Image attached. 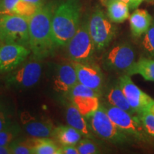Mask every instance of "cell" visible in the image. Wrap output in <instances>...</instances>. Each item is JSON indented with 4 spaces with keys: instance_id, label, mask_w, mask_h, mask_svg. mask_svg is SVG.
<instances>
[{
    "instance_id": "obj_35",
    "label": "cell",
    "mask_w": 154,
    "mask_h": 154,
    "mask_svg": "<svg viewBox=\"0 0 154 154\" xmlns=\"http://www.w3.org/2000/svg\"><path fill=\"white\" fill-rule=\"evenodd\" d=\"M146 109H147L148 111H149L151 113H153V114H154V100L150 103V105L148 106Z\"/></svg>"
},
{
    "instance_id": "obj_18",
    "label": "cell",
    "mask_w": 154,
    "mask_h": 154,
    "mask_svg": "<svg viewBox=\"0 0 154 154\" xmlns=\"http://www.w3.org/2000/svg\"><path fill=\"white\" fill-rule=\"evenodd\" d=\"M107 16L113 23H122L130 17L129 6L121 0H106Z\"/></svg>"
},
{
    "instance_id": "obj_28",
    "label": "cell",
    "mask_w": 154,
    "mask_h": 154,
    "mask_svg": "<svg viewBox=\"0 0 154 154\" xmlns=\"http://www.w3.org/2000/svg\"><path fill=\"white\" fill-rule=\"evenodd\" d=\"M146 132L154 137V114L146 109L138 116Z\"/></svg>"
},
{
    "instance_id": "obj_3",
    "label": "cell",
    "mask_w": 154,
    "mask_h": 154,
    "mask_svg": "<svg viewBox=\"0 0 154 154\" xmlns=\"http://www.w3.org/2000/svg\"><path fill=\"white\" fill-rule=\"evenodd\" d=\"M86 120L93 134L111 143L118 145L126 144L131 140V137L113 124L102 104H100L99 109Z\"/></svg>"
},
{
    "instance_id": "obj_11",
    "label": "cell",
    "mask_w": 154,
    "mask_h": 154,
    "mask_svg": "<svg viewBox=\"0 0 154 154\" xmlns=\"http://www.w3.org/2000/svg\"><path fill=\"white\" fill-rule=\"evenodd\" d=\"M31 50L20 44H5L0 47V73L11 72L24 62Z\"/></svg>"
},
{
    "instance_id": "obj_32",
    "label": "cell",
    "mask_w": 154,
    "mask_h": 154,
    "mask_svg": "<svg viewBox=\"0 0 154 154\" xmlns=\"http://www.w3.org/2000/svg\"><path fill=\"white\" fill-rule=\"evenodd\" d=\"M102 2H104L106 0H101ZM121 1L126 2L127 5L129 6V8L131 9H136L140 6V4L143 2L145 0H121Z\"/></svg>"
},
{
    "instance_id": "obj_33",
    "label": "cell",
    "mask_w": 154,
    "mask_h": 154,
    "mask_svg": "<svg viewBox=\"0 0 154 154\" xmlns=\"http://www.w3.org/2000/svg\"><path fill=\"white\" fill-rule=\"evenodd\" d=\"M0 154H12L11 144L0 146Z\"/></svg>"
},
{
    "instance_id": "obj_30",
    "label": "cell",
    "mask_w": 154,
    "mask_h": 154,
    "mask_svg": "<svg viewBox=\"0 0 154 154\" xmlns=\"http://www.w3.org/2000/svg\"><path fill=\"white\" fill-rule=\"evenodd\" d=\"M19 0H0L2 14H11Z\"/></svg>"
},
{
    "instance_id": "obj_20",
    "label": "cell",
    "mask_w": 154,
    "mask_h": 154,
    "mask_svg": "<svg viewBox=\"0 0 154 154\" xmlns=\"http://www.w3.org/2000/svg\"><path fill=\"white\" fill-rule=\"evenodd\" d=\"M53 136L62 146H76L82 140V135L69 125H61L55 127Z\"/></svg>"
},
{
    "instance_id": "obj_19",
    "label": "cell",
    "mask_w": 154,
    "mask_h": 154,
    "mask_svg": "<svg viewBox=\"0 0 154 154\" xmlns=\"http://www.w3.org/2000/svg\"><path fill=\"white\" fill-rule=\"evenodd\" d=\"M106 98L107 102L109 104L119 108L131 115L138 116L130 106L128 100L126 99V96L123 93L119 83L113 84L109 88L106 94Z\"/></svg>"
},
{
    "instance_id": "obj_21",
    "label": "cell",
    "mask_w": 154,
    "mask_h": 154,
    "mask_svg": "<svg viewBox=\"0 0 154 154\" xmlns=\"http://www.w3.org/2000/svg\"><path fill=\"white\" fill-rule=\"evenodd\" d=\"M140 74L146 81L154 82V57H141L136 61L128 76Z\"/></svg>"
},
{
    "instance_id": "obj_31",
    "label": "cell",
    "mask_w": 154,
    "mask_h": 154,
    "mask_svg": "<svg viewBox=\"0 0 154 154\" xmlns=\"http://www.w3.org/2000/svg\"><path fill=\"white\" fill-rule=\"evenodd\" d=\"M59 154H79L76 146H62L59 148Z\"/></svg>"
},
{
    "instance_id": "obj_7",
    "label": "cell",
    "mask_w": 154,
    "mask_h": 154,
    "mask_svg": "<svg viewBox=\"0 0 154 154\" xmlns=\"http://www.w3.org/2000/svg\"><path fill=\"white\" fill-rule=\"evenodd\" d=\"M102 105L104 106L109 118L119 129L136 140H147L148 134L144 129L138 116L130 114L109 103Z\"/></svg>"
},
{
    "instance_id": "obj_23",
    "label": "cell",
    "mask_w": 154,
    "mask_h": 154,
    "mask_svg": "<svg viewBox=\"0 0 154 154\" xmlns=\"http://www.w3.org/2000/svg\"><path fill=\"white\" fill-rule=\"evenodd\" d=\"M21 132L20 126L17 123L11 122L0 130V146L9 145L18 138Z\"/></svg>"
},
{
    "instance_id": "obj_1",
    "label": "cell",
    "mask_w": 154,
    "mask_h": 154,
    "mask_svg": "<svg viewBox=\"0 0 154 154\" xmlns=\"http://www.w3.org/2000/svg\"><path fill=\"white\" fill-rule=\"evenodd\" d=\"M57 3L47 2L29 19V48L34 59L47 58L57 47L52 35L51 21Z\"/></svg>"
},
{
    "instance_id": "obj_26",
    "label": "cell",
    "mask_w": 154,
    "mask_h": 154,
    "mask_svg": "<svg viewBox=\"0 0 154 154\" xmlns=\"http://www.w3.org/2000/svg\"><path fill=\"white\" fill-rule=\"evenodd\" d=\"M141 47L148 57H154V22L149 29L143 34Z\"/></svg>"
},
{
    "instance_id": "obj_4",
    "label": "cell",
    "mask_w": 154,
    "mask_h": 154,
    "mask_svg": "<svg viewBox=\"0 0 154 154\" xmlns=\"http://www.w3.org/2000/svg\"><path fill=\"white\" fill-rule=\"evenodd\" d=\"M29 19L14 14H0V42L29 48Z\"/></svg>"
},
{
    "instance_id": "obj_6",
    "label": "cell",
    "mask_w": 154,
    "mask_h": 154,
    "mask_svg": "<svg viewBox=\"0 0 154 154\" xmlns=\"http://www.w3.org/2000/svg\"><path fill=\"white\" fill-rule=\"evenodd\" d=\"M66 47L68 57L72 61L91 62L96 49L88 32V20L81 23L76 34Z\"/></svg>"
},
{
    "instance_id": "obj_9",
    "label": "cell",
    "mask_w": 154,
    "mask_h": 154,
    "mask_svg": "<svg viewBox=\"0 0 154 154\" xmlns=\"http://www.w3.org/2000/svg\"><path fill=\"white\" fill-rule=\"evenodd\" d=\"M42 74V64L39 59L22 63L11 71L7 77V83L18 89H26L38 84Z\"/></svg>"
},
{
    "instance_id": "obj_10",
    "label": "cell",
    "mask_w": 154,
    "mask_h": 154,
    "mask_svg": "<svg viewBox=\"0 0 154 154\" xmlns=\"http://www.w3.org/2000/svg\"><path fill=\"white\" fill-rule=\"evenodd\" d=\"M118 83L130 106L138 116L145 111L153 101L151 96L140 90L134 84L128 75L124 74L121 76Z\"/></svg>"
},
{
    "instance_id": "obj_16",
    "label": "cell",
    "mask_w": 154,
    "mask_h": 154,
    "mask_svg": "<svg viewBox=\"0 0 154 154\" xmlns=\"http://www.w3.org/2000/svg\"><path fill=\"white\" fill-rule=\"evenodd\" d=\"M100 93L82 94L69 96L71 101L76 106L80 113L85 117L88 118L99 109Z\"/></svg>"
},
{
    "instance_id": "obj_22",
    "label": "cell",
    "mask_w": 154,
    "mask_h": 154,
    "mask_svg": "<svg viewBox=\"0 0 154 154\" xmlns=\"http://www.w3.org/2000/svg\"><path fill=\"white\" fill-rule=\"evenodd\" d=\"M59 148L49 138L33 137V154H59Z\"/></svg>"
},
{
    "instance_id": "obj_2",
    "label": "cell",
    "mask_w": 154,
    "mask_h": 154,
    "mask_svg": "<svg viewBox=\"0 0 154 154\" xmlns=\"http://www.w3.org/2000/svg\"><path fill=\"white\" fill-rule=\"evenodd\" d=\"M82 5L79 0L57 4L51 21L52 35L57 47L68 44L80 26Z\"/></svg>"
},
{
    "instance_id": "obj_14",
    "label": "cell",
    "mask_w": 154,
    "mask_h": 154,
    "mask_svg": "<svg viewBox=\"0 0 154 154\" xmlns=\"http://www.w3.org/2000/svg\"><path fill=\"white\" fill-rule=\"evenodd\" d=\"M24 130L32 137L49 138L53 136L55 127L49 120H38L28 116L22 117Z\"/></svg>"
},
{
    "instance_id": "obj_27",
    "label": "cell",
    "mask_w": 154,
    "mask_h": 154,
    "mask_svg": "<svg viewBox=\"0 0 154 154\" xmlns=\"http://www.w3.org/2000/svg\"><path fill=\"white\" fill-rule=\"evenodd\" d=\"M79 154H97L101 153L99 146L92 141L91 138H86L76 144Z\"/></svg>"
},
{
    "instance_id": "obj_29",
    "label": "cell",
    "mask_w": 154,
    "mask_h": 154,
    "mask_svg": "<svg viewBox=\"0 0 154 154\" xmlns=\"http://www.w3.org/2000/svg\"><path fill=\"white\" fill-rule=\"evenodd\" d=\"M11 121L10 112L2 102L0 101V130L9 125Z\"/></svg>"
},
{
    "instance_id": "obj_8",
    "label": "cell",
    "mask_w": 154,
    "mask_h": 154,
    "mask_svg": "<svg viewBox=\"0 0 154 154\" xmlns=\"http://www.w3.org/2000/svg\"><path fill=\"white\" fill-rule=\"evenodd\" d=\"M136 52L128 43H121L109 49L103 57V66L106 69L128 74L136 63Z\"/></svg>"
},
{
    "instance_id": "obj_17",
    "label": "cell",
    "mask_w": 154,
    "mask_h": 154,
    "mask_svg": "<svg viewBox=\"0 0 154 154\" xmlns=\"http://www.w3.org/2000/svg\"><path fill=\"white\" fill-rule=\"evenodd\" d=\"M131 31L134 37L139 38L147 32L153 22L151 14L145 9H136L130 15Z\"/></svg>"
},
{
    "instance_id": "obj_34",
    "label": "cell",
    "mask_w": 154,
    "mask_h": 154,
    "mask_svg": "<svg viewBox=\"0 0 154 154\" xmlns=\"http://www.w3.org/2000/svg\"><path fill=\"white\" fill-rule=\"evenodd\" d=\"M22 1L27 2L34 4L38 6H42L48 2V0H22Z\"/></svg>"
},
{
    "instance_id": "obj_5",
    "label": "cell",
    "mask_w": 154,
    "mask_h": 154,
    "mask_svg": "<svg viewBox=\"0 0 154 154\" xmlns=\"http://www.w3.org/2000/svg\"><path fill=\"white\" fill-rule=\"evenodd\" d=\"M88 27L95 49L101 51L106 48L116 32V26L101 9L94 10L88 19Z\"/></svg>"
},
{
    "instance_id": "obj_12",
    "label": "cell",
    "mask_w": 154,
    "mask_h": 154,
    "mask_svg": "<svg viewBox=\"0 0 154 154\" xmlns=\"http://www.w3.org/2000/svg\"><path fill=\"white\" fill-rule=\"evenodd\" d=\"M72 63L76 69L79 83L101 93L104 83L101 69L91 62L72 61Z\"/></svg>"
},
{
    "instance_id": "obj_13",
    "label": "cell",
    "mask_w": 154,
    "mask_h": 154,
    "mask_svg": "<svg viewBox=\"0 0 154 154\" xmlns=\"http://www.w3.org/2000/svg\"><path fill=\"white\" fill-rule=\"evenodd\" d=\"M77 83L76 72L72 63L59 65L54 79V89L59 93L68 94Z\"/></svg>"
},
{
    "instance_id": "obj_36",
    "label": "cell",
    "mask_w": 154,
    "mask_h": 154,
    "mask_svg": "<svg viewBox=\"0 0 154 154\" xmlns=\"http://www.w3.org/2000/svg\"><path fill=\"white\" fill-rule=\"evenodd\" d=\"M2 14V7H1V5H0V14Z\"/></svg>"
},
{
    "instance_id": "obj_15",
    "label": "cell",
    "mask_w": 154,
    "mask_h": 154,
    "mask_svg": "<svg viewBox=\"0 0 154 154\" xmlns=\"http://www.w3.org/2000/svg\"><path fill=\"white\" fill-rule=\"evenodd\" d=\"M66 120L67 124L76 129L82 136L94 138L93 132L87 120L83 116L72 101L67 104L66 109Z\"/></svg>"
},
{
    "instance_id": "obj_25",
    "label": "cell",
    "mask_w": 154,
    "mask_h": 154,
    "mask_svg": "<svg viewBox=\"0 0 154 154\" xmlns=\"http://www.w3.org/2000/svg\"><path fill=\"white\" fill-rule=\"evenodd\" d=\"M41 6H38L34 5V4L27 2L19 0L14 7L11 14L19 15V16L29 19L35 14V12L38 10V9Z\"/></svg>"
},
{
    "instance_id": "obj_24",
    "label": "cell",
    "mask_w": 154,
    "mask_h": 154,
    "mask_svg": "<svg viewBox=\"0 0 154 154\" xmlns=\"http://www.w3.org/2000/svg\"><path fill=\"white\" fill-rule=\"evenodd\" d=\"M10 144L12 154H33V137L28 139L17 138Z\"/></svg>"
}]
</instances>
